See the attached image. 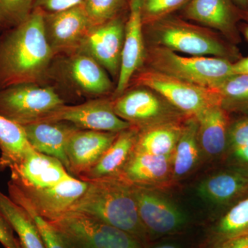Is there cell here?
Here are the masks:
<instances>
[{"instance_id": "cell-27", "label": "cell", "mask_w": 248, "mask_h": 248, "mask_svg": "<svg viewBox=\"0 0 248 248\" xmlns=\"http://www.w3.org/2000/svg\"><path fill=\"white\" fill-rule=\"evenodd\" d=\"M34 151L22 125L0 115V171L19 164Z\"/></svg>"}, {"instance_id": "cell-25", "label": "cell", "mask_w": 248, "mask_h": 248, "mask_svg": "<svg viewBox=\"0 0 248 248\" xmlns=\"http://www.w3.org/2000/svg\"><path fill=\"white\" fill-rule=\"evenodd\" d=\"M198 139V122L195 117L185 120L172 156L174 183L187 177L199 165L202 156Z\"/></svg>"}, {"instance_id": "cell-24", "label": "cell", "mask_w": 248, "mask_h": 248, "mask_svg": "<svg viewBox=\"0 0 248 248\" xmlns=\"http://www.w3.org/2000/svg\"><path fill=\"white\" fill-rule=\"evenodd\" d=\"M248 236V196L228 209L207 231L201 248H218L228 241Z\"/></svg>"}, {"instance_id": "cell-12", "label": "cell", "mask_w": 248, "mask_h": 248, "mask_svg": "<svg viewBox=\"0 0 248 248\" xmlns=\"http://www.w3.org/2000/svg\"><path fill=\"white\" fill-rule=\"evenodd\" d=\"M125 27V24L119 17L91 28L77 52L87 54L112 76L118 77Z\"/></svg>"}, {"instance_id": "cell-36", "label": "cell", "mask_w": 248, "mask_h": 248, "mask_svg": "<svg viewBox=\"0 0 248 248\" xmlns=\"http://www.w3.org/2000/svg\"><path fill=\"white\" fill-rule=\"evenodd\" d=\"M12 227L0 211V244L4 248H22Z\"/></svg>"}, {"instance_id": "cell-34", "label": "cell", "mask_w": 248, "mask_h": 248, "mask_svg": "<svg viewBox=\"0 0 248 248\" xmlns=\"http://www.w3.org/2000/svg\"><path fill=\"white\" fill-rule=\"evenodd\" d=\"M223 159L226 168L234 170L248 177V142L237 148L228 150Z\"/></svg>"}, {"instance_id": "cell-39", "label": "cell", "mask_w": 248, "mask_h": 248, "mask_svg": "<svg viewBox=\"0 0 248 248\" xmlns=\"http://www.w3.org/2000/svg\"><path fill=\"white\" fill-rule=\"evenodd\" d=\"M218 248H248V236L231 240Z\"/></svg>"}, {"instance_id": "cell-22", "label": "cell", "mask_w": 248, "mask_h": 248, "mask_svg": "<svg viewBox=\"0 0 248 248\" xmlns=\"http://www.w3.org/2000/svg\"><path fill=\"white\" fill-rule=\"evenodd\" d=\"M139 131L136 127L130 126L119 133L113 143L91 169L78 177L84 182L119 177L133 155Z\"/></svg>"}, {"instance_id": "cell-31", "label": "cell", "mask_w": 248, "mask_h": 248, "mask_svg": "<svg viewBox=\"0 0 248 248\" xmlns=\"http://www.w3.org/2000/svg\"><path fill=\"white\" fill-rule=\"evenodd\" d=\"M125 0H84L83 9L92 27L119 17Z\"/></svg>"}, {"instance_id": "cell-32", "label": "cell", "mask_w": 248, "mask_h": 248, "mask_svg": "<svg viewBox=\"0 0 248 248\" xmlns=\"http://www.w3.org/2000/svg\"><path fill=\"white\" fill-rule=\"evenodd\" d=\"M34 10L33 0H0V29L17 27Z\"/></svg>"}, {"instance_id": "cell-33", "label": "cell", "mask_w": 248, "mask_h": 248, "mask_svg": "<svg viewBox=\"0 0 248 248\" xmlns=\"http://www.w3.org/2000/svg\"><path fill=\"white\" fill-rule=\"evenodd\" d=\"M190 0H141L143 24H151L168 17Z\"/></svg>"}, {"instance_id": "cell-23", "label": "cell", "mask_w": 248, "mask_h": 248, "mask_svg": "<svg viewBox=\"0 0 248 248\" xmlns=\"http://www.w3.org/2000/svg\"><path fill=\"white\" fill-rule=\"evenodd\" d=\"M202 154L209 157H223L228 143L230 114L220 105L209 107L196 117Z\"/></svg>"}, {"instance_id": "cell-15", "label": "cell", "mask_w": 248, "mask_h": 248, "mask_svg": "<svg viewBox=\"0 0 248 248\" xmlns=\"http://www.w3.org/2000/svg\"><path fill=\"white\" fill-rule=\"evenodd\" d=\"M119 133L79 129L66 147L68 172L76 178L89 170L113 143Z\"/></svg>"}, {"instance_id": "cell-5", "label": "cell", "mask_w": 248, "mask_h": 248, "mask_svg": "<svg viewBox=\"0 0 248 248\" xmlns=\"http://www.w3.org/2000/svg\"><path fill=\"white\" fill-rule=\"evenodd\" d=\"M149 68L191 84L216 89L232 76V62L228 59L207 56H183L154 46L146 52Z\"/></svg>"}, {"instance_id": "cell-30", "label": "cell", "mask_w": 248, "mask_h": 248, "mask_svg": "<svg viewBox=\"0 0 248 248\" xmlns=\"http://www.w3.org/2000/svg\"><path fill=\"white\" fill-rule=\"evenodd\" d=\"M9 196L11 200L22 206L32 217L46 248H68L60 233L38 213L30 201L17 187L14 186L9 187Z\"/></svg>"}, {"instance_id": "cell-3", "label": "cell", "mask_w": 248, "mask_h": 248, "mask_svg": "<svg viewBox=\"0 0 248 248\" xmlns=\"http://www.w3.org/2000/svg\"><path fill=\"white\" fill-rule=\"evenodd\" d=\"M61 235L68 248H143L133 235L95 217L74 210L43 217Z\"/></svg>"}, {"instance_id": "cell-37", "label": "cell", "mask_w": 248, "mask_h": 248, "mask_svg": "<svg viewBox=\"0 0 248 248\" xmlns=\"http://www.w3.org/2000/svg\"><path fill=\"white\" fill-rule=\"evenodd\" d=\"M143 248H187L184 244L176 240L164 239L150 241Z\"/></svg>"}, {"instance_id": "cell-21", "label": "cell", "mask_w": 248, "mask_h": 248, "mask_svg": "<svg viewBox=\"0 0 248 248\" xmlns=\"http://www.w3.org/2000/svg\"><path fill=\"white\" fill-rule=\"evenodd\" d=\"M197 193L209 203L228 210L248 197V177L226 168L203 179Z\"/></svg>"}, {"instance_id": "cell-2", "label": "cell", "mask_w": 248, "mask_h": 248, "mask_svg": "<svg viewBox=\"0 0 248 248\" xmlns=\"http://www.w3.org/2000/svg\"><path fill=\"white\" fill-rule=\"evenodd\" d=\"M86 191L68 210L87 214L133 235L146 246L150 242L139 216L132 186L120 177L89 181Z\"/></svg>"}, {"instance_id": "cell-17", "label": "cell", "mask_w": 248, "mask_h": 248, "mask_svg": "<svg viewBox=\"0 0 248 248\" xmlns=\"http://www.w3.org/2000/svg\"><path fill=\"white\" fill-rule=\"evenodd\" d=\"M131 186L161 189L173 183L172 157L134 151L120 177Z\"/></svg>"}, {"instance_id": "cell-13", "label": "cell", "mask_w": 248, "mask_h": 248, "mask_svg": "<svg viewBox=\"0 0 248 248\" xmlns=\"http://www.w3.org/2000/svg\"><path fill=\"white\" fill-rule=\"evenodd\" d=\"M10 170L11 182L24 191L48 188L72 176L61 161L35 151Z\"/></svg>"}, {"instance_id": "cell-26", "label": "cell", "mask_w": 248, "mask_h": 248, "mask_svg": "<svg viewBox=\"0 0 248 248\" xmlns=\"http://www.w3.org/2000/svg\"><path fill=\"white\" fill-rule=\"evenodd\" d=\"M185 120L159 124L140 130L134 151L172 157Z\"/></svg>"}, {"instance_id": "cell-9", "label": "cell", "mask_w": 248, "mask_h": 248, "mask_svg": "<svg viewBox=\"0 0 248 248\" xmlns=\"http://www.w3.org/2000/svg\"><path fill=\"white\" fill-rule=\"evenodd\" d=\"M63 104L52 87L25 84L0 89V115L21 125L37 122Z\"/></svg>"}, {"instance_id": "cell-11", "label": "cell", "mask_w": 248, "mask_h": 248, "mask_svg": "<svg viewBox=\"0 0 248 248\" xmlns=\"http://www.w3.org/2000/svg\"><path fill=\"white\" fill-rule=\"evenodd\" d=\"M46 35L54 55L76 53L92 28L82 6L46 14L44 12Z\"/></svg>"}, {"instance_id": "cell-35", "label": "cell", "mask_w": 248, "mask_h": 248, "mask_svg": "<svg viewBox=\"0 0 248 248\" xmlns=\"http://www.w3.org/2000/svg\"><path fill=\"white\" fill-rule=\"evenodd\" d=\"M84 0H33L34 9L46 14L60 12L82 4Z\"/></svg>"}, {"instance_id": "cell-28", "label": "cell", "mask_w": 248, "mask_h": 248, "mask_svg": "<svg viewBox=\"0 0 248 248\" xmlns=\"http://www.w3.org/2000/svg\"><path fill=\"white\" fill-rule=\"evenodd\" d=\"M0 211L17 234L22 248H46L32 217L1 191Z\"/></svg>"}, {"instance_id": "cell-14", "label": "cell", "mask_w": 248, "mask_h": 248, "mask_svg": "<svg viewBox=\"0 0 248 248\" xmlns=\"http://www.w3.org/2000/svg\"><path fill=\"white\" fill-rule=\"evenodd\" d=\"M143 25L141 0H130V14L125 24L120 73L115 89L117 96L125 92L133 77L146 60Z\"/></svg>"}, {"instance_id": "cell-16", "label": "cell", "mask_w": 248, "mask_h": 248, "mask_svg": "<svg viewBox=\"0 0 248 248\" xmlns=\"http://www.w3.org/2000/svg\"><path fill=\"white\" fill-rule=\"evenodd\" d=\"M63 62V75L78 93L89 96H102L113 88L104 67L87 54L76 52Z\"/></svg>"}, {"instance_id": "cell-19", "label": "cell", "mask_w": 248, "mask_h": 248, "mask_svg": "<svg viewBox=\"0 0 248 248\" xmlns=\"http://www.w3.org/2000/svg\"><path fill=\"white\" fill-rule=\"evenodd\" d=\"M28 141L35 151L61 161L68 172L66 147L78 127L65 122H38L22 125Z\"/></svg>"}, {"instance_id": "cell-29", "label": "cell", "mask_w": 248, "mask_h": 248, "mask_svg": "<svg viewBox=\"0 0 248 248\" xmlns=\"http://www.w3.org/2000/svg\"><path fill=\"white\" fill-rule=\"evenodd\" d=\"M220 106L228 113L248 116V76L232 75L216 88Z\"/></svg>"}, {"instance_id": "cell-8", "label": "cell", "mask_w": 248, "mask_h": 248, "mask_svg": "<svg viewBox=\"0 0 248 248\" xmlns=\"http://www.w3.org/2000/svg\"><path fill=\"white\" fill-rule=\"evenodd\" d=\"M138 87L112 100L115 113L132 126L141 130L189 117L153 90Z\"/></svg>"}, {"instance_id": "cell-40", "label": "cell", "mask_w": 248, "mask_h": 248, "mask_svg": "<svg viewBox=\"0 0 248 248\" xmlns=\"http://www.w3.org/2000/svg\"><path fill=\"white\" fill-rule=\"evenodd\" d=\"M244 17H248V0H231Z\"/></svg>"}, {"instance_id": "cell-18", "label": "cell", "mask_w": 248, "mask_h": 248, "mask_svg": "<svg viewBox=\"0 0 248 248\" xmlns=\"http://www.w3.org/2000/svg\"><path fill=\"white\" fill-rule=\"evenodd\" d=\"M185 15L191 20L219 31L232 42L239 40L236 23L243 15L231 0H190Z\"/></svg>"}, {"instance_id": "cell-41", "label": "cell", "mask_w": 248, "mask_h": 248, "mask_svg": "<svg viewBox=\"0 0 248 248\" xmlns=\"http://www.w3.org/2000/svg\"><path fill=\"white\" fill-rule=\"evenodd\" d=\"M244 33L246 40L248 41V26L247 27L245 28Z\"/></svg>"}, {"instance_id": "cell-7", "label": "cell", "mask_w": 248, "mask_h": 248, "mask_svg": "<svg viewBox=\"0 0 248 248\" xmlns=\"http://www.w3.org/2000/svg\"><path fill=\"white\" fill-rule=\"evenodd\" d=\"M139 216L150 241L182 234L190 219L159 189L132 186Z\"/></svg>"}, {"instance_id": "cell-1", "label": "cell", "mask_w": 248, "mask_h": 248, "mask_svg": "<svg viewBox=\"0 0 248 248\" xmlns=\"http://www.w3.org/2000/svg\"><path fill=\"white\" fill-rule=\"evenodd\" d=\"M54 56L46 35L44 12L34 9L24 22L0 39V89L37 84Z\"/></svg>"}, {"instance_id": "cell-10", "label": "cell", "mask_w": 248, "mask_h": 248, "mask_svg": "<svg viewBox=\"0 0 248 248\" xmlns=\"http://www.w3.org/2000/svg\"><path fill=\"white\" fill-rule=\"evenodd\" d=\"M65 122L82 130L120 133L132 126L117 115L112 100L92 99L79 105L63 104L37 122Z\"/></svg>"}, {"instance_id": "cell-4", "label": "cell", "mask_w": 248, "mask_h": 248, "mask_svg": "<svg viewBox=\"0 0 248 248\" xmlns=\"http://www.w3.org/2000/svg\"><path fill=\"white\" fill-rule=\"evenodd\" d=\"M149 25L155 46L190 56L217 57L230 60L236 56L234 49L211 31L179 18L168 16Z\"/></svg>"}, {"instance_id": "cell-38", "label": "cell", "mask_w": 248, "mask_h": 248, "mask_svg": "<svg viewBox=\"0 0 248 248\" xmlns=\"http://www.w3.org/2000/svg\"><path fill=\"white\" fill-rule=\"evenodd\" d=\"M233 75H247L248 76V57L240 59L232 63Z\"/></svg>"}, {"instance_id": "cell-6", "label": "cell", "mask_w": 248, "mask_h": 248, "mask_svg": "<svg viewBox=\"0 0 248 248\" xmlns=\"http://www.w3.org/2000/svg\"><path fill=\"white\" fill-rule=\"evenodd\" d=\"M134 77L137 86L153 90L189 117H197L208 108L220 105L216 89L191 84L151 68L141 70Z\"/></svg>"}, {"instance_id": "cell-20", "label": "cell", "mask_w": 248, "mask_h": 248, "mask_svg": "<svg viewBox=\"0 0 248 248\" xmlns=\"http://www.w3.org/2000/svg\"><path fill=\"white\" fill-rule=\"evenodd\" d=\"M17 187L38 213L46 217L69 210L84 193L88 182L71 176L56 185L43 190L24 191Z\"/></svg>"}]
</instances>
